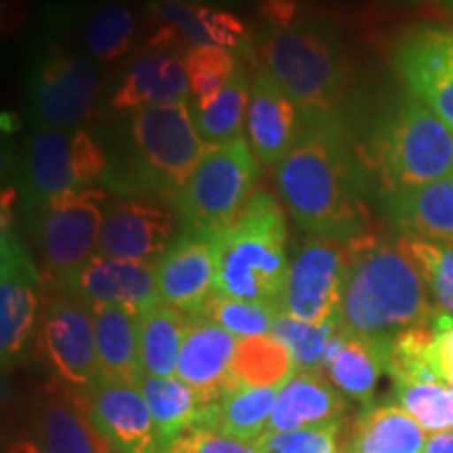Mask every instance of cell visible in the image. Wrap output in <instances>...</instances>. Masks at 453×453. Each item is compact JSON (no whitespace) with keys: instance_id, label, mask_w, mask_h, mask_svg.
<instances>
[{"instance_id":"1","label":"cell","mask_w":453,"mask_h":453,"mask_svg":"<svg viewBox=\"0 0 453 453\" xmlns=\"http://www.w3.org/2000/svg\"><path fill=\"white\" fill-rule=\"evenodd\" d=\"M275 185L309 235L353 242L365 234L361 174L338 118L304 122L296 145L277 166Z\"/></svg>"},{"instance_id":"2","label":"cell","mask_w":453,"mask_h":453,"mask_svg":"<svg viewBox=\"0 0 453 453\" xmlns=\"http://www.w3.org/2000/svg\"><path fill=\"white\" fill-rule=\"evenodd\" d=\"M349 269L338 311L340 330L395 338L437 313L428 288L399 240L364 234L349 242Z\"/></svg>"},{"instance_id":"3","label":"cell","mask_w":453,"mask_h":453,"mask_svg":"<svg viewBox=\"0 0 453 453\" xmlns=\"http://www.w3.org/2000/svg\"><path fill=\"white\" fill-rule=\"evenodd\" d=\"M214 294L280 309L290 271L288 223L280 202L267 191H254L240 219L214 235Z\"/></svg>"},{"instance_id":"4","label":"cell","mask_w":453,"mask_h":453,"mask_svg":"<svg viewBox=\"0 0 453 453\" xmlns=\"http://www.w3.org/2000/svg\"><path fill=\"white\" fill-rule=\"evenodd\" d=\"M257 50L263 67L290 95L304 122L338 118L344 61L330 27L304 17L288 27L265 26Z\"/></svg>"},{"instance_id":"5","label":"cell","mask_w":453,"mask_h":453,"mask_svg":"<svg viewBox=\"0 0 453 453\" xmlns=\"http://www.w3.org/2000/svg\"><path fill=\"white\" fill-rule=\"evenodd\" d=\"M365 160L384 194L451 177L453 130L411 95L378 120Z\"/></svg>"},{"instance_id":"6","label":"cell","mask_w":453,"mask_h":453,"mask_svg":"<svg viewBox=\"0 0 453 453\" xmlns=\"http://www.w3.org/2000/svg\"><path fill=\"white\" fill-rule=\"evenodd\" d=\"M128 143V168L139 189L173 203L212 147L197 134L187 101L130 113Z\"/></svg>"},{"instance_id":"7","label":"cell","mask_w":453,"mask_h":453,"mask_svg":"<svg viewBox=\"0 0 453 453\" xmlns=\"http://www.w3.org/2000/svg\"><path fill=\"white\" fill-rule=\"evenodd\" d=\"M257 179L258 164L246 139L212 145L174 202L180 229L220 235L240 219Z\"/></svg>"},{"instance_id":"8","label":"cell","mask_w":453,"mask_h":453,"mask_svg":"<svg viewBox=\"0 0 453 453\" xmlns=\"http://www.w3.org/2000/svg\"><path fill=\"white\" fill-rule=\"evenodd\" d=\"M110 202L107 191L88 187L57 196L41 211L38 246L44 267L57 283L99 252V237Z\"/></svg>"},{"instance_id":"9","label":"cell","mask_w":453,"mask_h":453,"mask_svg":"<svg viewBox=\"0 0 453 453\" xmlns=\"http://www.w3.org/2000/svg\"><path fill=\"white\" fill-rule=\"evenodd\" d=\"M349 254V242L309 235L290 258L281 313L313 326L338 321Z\"/></svg>"},{"instance_id":"10","label":"cell","mask_w":453,"mask_h":453,"mask_svg":"<svg viewBox=\"0 0 453 453\" xmlns=\"http://www.w3.org/2000/svg\"><path fill=\"white\" fill-rule=\"evenodd\" d=\"M36 344L57 380L67 388L87 395L101 380L93 309L78 296L65 292L49 300Z\"/></svg>"},{"instance_id":"11","label":"cell","mask_w":453,"mask_h":453,"mask_svg":"<svg viewBox=\"0 0 453 453\" xmlns=\"http://www.w3.org/2000/svg\"><path fill=\"white\" fill-rule=\"evenodd\" d=\"M41 273L13 226L0 235V357L3 367L24 364L36 338Z\"/></svg>"},{"instance_id":"12","label":"cell","mask_w":453,"mask_h":453,"mask_svg":"<svg viewBox=\"0 0 453 453\" xmlns=\"http://www.w3.org/2000/svg\"><path fill=\"white\" fill-rule=\"evenodd\" d=\"M179 223L173 202L145 194L118 197L107 208L97 254L156 263L179 237Z\"/></svg>"},{"instance_id":"13","label":"cell","mask_w":453,"mask_h":453,"mask_svg":"<svg viewBox=\"0 0 453 453\" xmlns=\"http://www.w3.org/2000/svg\"><path fill=\"white\" fill-rule=\"evenodd\" d=\"M393 61L401 81L418 101L453 130V30L413 26L399 38Z\"/></svg>"},{"instance_id":"14","label":"cell","mask_w":453,"mask_h":453,"mask_svg":"<svg viewBox=\"0 0 453 453\" xmlns=\"http://www.w3.org/2000/svg\"><path fill=\"white\" fill-rule=\"evenodd\" d=\"M99 97L101 78L95 65L65 50H53L34 76V113L44 128L78 130L93 118Z\"/></svg>"},{"instance_id":"15","label":"cell","mask_w":453,"mask_h":453,"mask_svg":"<svg viewBox=\"0 0 453 453\" xmlns=\"http://www.w3.org/2000/svg\"><path fill=\"white\" fill-rule=\"evenodd\" d=\"M64 290L88 304H113L143 315L160 300L156 263H139L95 254L81 269L61 281Z\"/></svg>"},{"instance_id":"16","label":"cell","mask_w":453,"mask_h":453,"mask_svg":"<svg viewBox=\"0 0 453 453\" xmlns=\"http://www.w3.org/2000/svg\"><path fill=\"white\" fill-rule=\"evenodd\" d=\"M30 441L36 453H111L90 420L87 395L59 380L47 384L34 403Z\"/></svg>"},{"instance_id":"17","label":"cell","mask_w":453,"mask_h":453,"mask_svg":"<svg viewBox=\"0 0 453 453\" xmlns=\"http://www.w3.org/2000/svg\"><path fill=\"white\" fill-rule=\"evenodd\" d=\"M156 277L162 303L187 315L202 313L217 281L214 235L180 231L168 250L156 260Z\"/></svg>"},{"instance_id":"18","label":"cell","mask_w":453,"mask_h":453,"mask_svg":"<svg viewBox=\"0 0 453 453\" xmlns=\"http://www.w3.org/2000/svg\"><path fill=\"white\" fill-rule=\"evenodd\" d=\"M90 420L116 453H160L154 416L139 384L99 380L87 393Z\"/></svg>"},{"instance_id":"19","label":"cell","mask_w":453,"mask_h":453,"mask_svg":"<svg viewBox=\"0 0 453 453\" xmlns=\"http://www.w3.org/2000/svg\"><path fill=\"white\" fill-rule=\"evenodd\" d=\"M304 120L267 67L254 72L246 116L248 143L263 166H280L303 133Z\"/></svg>"},{"instance_id":"20","label":"cell","mask_w":453,"mask_h":453,"mask_svg":"<svg viewBox=\"0 0 453 453\" xmlns=\"http://www.w3.org/2000/svg\"><path fill=\"white\" fill-rule=\"evenodd\" d=\"M189 78L185 50L164 44H145L124 72L113 90L110 105L116 111H137L141 107L187 101Z\"/></svg>"},{"instance_id":"21","label":"cell","mask_w":453,"mask_h":453,"mask_svg":"<svg viewBox=\"0 0 453 453\" xmlns=\"http://www.w3.org/2000/svg\"><path fill=\"white\" fill-rule=\"evenodd\" d=\"M240 338L203 315H191L177 376L196 390L200 405H212L229 390L231 364Z\"/></svg>"},{"instance_id":"22","label":"cell","mask_w":453,"mask_h":453,"mask_svg":"<svg viewBox=\"0 0 453 453\" xmlns=\"http://www.w3.org/2000/svg\"><path fill=\"white\" fill-rule=\"evenodd\" d=\"M384 214L399 234L453 243V174L410 189L387 191Z\"/></svg>"},{"instance_id":"23","label":"cell","mask_w":453,"mask_h":453,"mask_svg":"<svg viewBox=\"0 0 453 453\" xmlns=\"http://www.w3.org/2000/svg\"><path fill=\"white\" fill-rule=\"evenodd\" d=\"M344 410V396L324 372H294L280 390L267 433H292L340 422Z\"/></svg>"},{"instance_id":"24","label":"cell","mask_w":453,"mask_h":453,"mask_svg":"<svg viewBox=\"0 0 453 453\" xmlns=\"http://www.w3.org/2000/svg\"><path fill=\"white\" fill-rule=\"evenodd\" d=\"M150 13L156 26H166L179 34L189 47H223L231 53L250 50V36L246 26L234 13L202 4L151 0Z\"/></svg>"},{"instance_id":"25","label":"cell","mask_w":453,"mask_h":453,"mask_svg":"<svg viewBox=\"0 0 453 453\" xmlns=\"http://www.w3.org/2000/svg\"><path fill=\"white\" fill-rule=\"evenodd\" d=\"M78 191L72 160V134L59 128H42L27 143L24 194L32 208L42 211L57 196Z\"/></svg>"},{"instance_id":"26","label":"cell","mask_w":453,"mask_h":453,"mask_svg":"<svg viewBox=\"0 0 453 453\" xmlns=\"http://www.w3.org/2000/svg\"><path fill=\"white\" fill-rule=\"evenodd\" d=\"M390 340L393 338H365L344 332L342 344L336 355L321 364V372L340 395L370 405L378 380L387 372Z\"/></svg>"},{"instance_id":"27","label":"cell","mask_w":453,"mask_h":453,"mask_svg":"<svg viewBox=\"0 0 453 453\" xmlns=\"http://www.w3.org/2000/svg\"><path fill=\"white\" fill-rule=\"evenodd\" d=\"M97 334L101 380L141 384L139 317L113 304H90Z\"/></svg>"},{"instance_id":"28","label":"cell","mask_w":453,"mask_h":453,"mask_svg":"<svg viewBox=\"0 0 453 453\" xmlns=\"http://www.w3.org/2000/svg\"><path fill=\"white\" fill-rule=\"evenodd\" d=\"M281 387H242L217 403L202 407L194 428L217 430L240 441H260L267 434Z\"/></svg>"},{"instance_id":"29","label":"cell","mask_w":453,"mask_h":453,"mask_svg":"<svg viewBox=\"0 0 453 453\" xmlns=\"http://www.w3.org/2000/svg\"><path fill=\"white\" fill-rule=\"evenodd\" d=\"M426 430L399 403L370 405L355 420L349 453H422Z\"/></svg>"},{"instance_id":"30","label":"cell","mask_w":453,"mask_h":453,"mask_svg":"<svg viewBox=\"0 0 453 453\" xmlns=\"http://www.w3.org/2000/svg\"><path fill=\"white\" fill-rule=\"evenodd\" d=\"M191 315L157 303L139 315L141 367L147 376H177V364Z\"/></svg>"},{"instance_id":"31","label":"cell","mask_w":453,"mask_h":453,"mask_svg":"<svg viewBox=\"0 0 453 453\" xmlns=\"http://www.w3.org/2000/svg\"><path fill=\"white\" fill-rule=\"evenodd\" d=\"M250 84L248 72L237 67L234 78L217 95L196 101L191 118L203 143L220 145L243 137L242 128L250 105Z\"/></svg>"},{"instance_id":"32","label":"cell","mask_w":453,"mask_h":453,"mask_svg":"<svg viewBox=\"0 0 453 453\" xmlns=\"http://www.w3.org/2000/svg\"><path fill=\"white\" fill-rule=\"evenodd\" d=\"M139 387L143 390L151 416H154L162 451L174 439L196 426L202 411L200 399H197L196 390L179 376L160 378L143 373Z\"/></svg>"},{"instance_id":"33","label":"cell","mask_w":453,"mask_h":453,"mask_svg":"<svg viewBox=\"0 0 453 453\" xmlns=\"http://www.w3.org/2000/svg\"><path fill=\"white\" fill-rule=\"evenodd\" d=\"M294 372L296 365L290 350L273 334L240 338L226 393L242 387H283Z\"/></svg>"},{"instance_id":"34","label":"cell","mask_w":453,"mask_h":453,"mask_svg":"<svg viewBox=\"0 0 453 453\" xmlns=\"http://www.w3.org/2000/svg\"><path fill=\"white\" fill-rule=\"evenodd\" d=\"M137 15L130 4L110 0L90 13L84 26V44L97 61H118L133 49L137 38Z\"/></svg>"},{"instance_id":"35","label":"cell","mask_w":453,"mask_h":453,"mask_svg":"<svg viewBox=\"0 0 453 453\" xmlns=\"http://www.w3.org/2000/svg\"><path fill=\"white\" fill-rule=\"evenodd\" d=\"M401 248L426 283L434 309L453 317V243L401 235Z\"/></svg>"},{"instance_id":"36","label":"cell","mask_w":453,"mask_h":453,"mask_svg":"<svg viewBox=\"0 0 453 453\" xmlns=\"http://www.w3.org/2000/svg\"><path fill=\"white\" fill-rule=\"evenodd\" d=\"M433 319L396 334L390 340L387 373L393 378L395 387L416 382H439L428 365V350L434 338Z\"/></svg>"},{"instance_id":"37","label":"cell","mask_w":453,"mask_h":453,"mask_svg":"<svg viewBox=\"0 0 453 453\" xmlns=\"http://www.w3.org/2000/svg\"><path fill=\"white\" fill-rule=\"evenodd\" d=\"M396 403L428 433L453 428V387L445 382H416L396 387Z\"/></svg>"},{"instance_id":"38","label":"cell","mask_w":453,"mask_h":453,"mask_svg":"<svg viewBox=\"0 0 453 453\" xmlns=\"http://www.w3.org/2000/svg\"><path fill=\"white\" fill-rule=\"evenodd\" d=\"M280 313L281 311L271 307V304L246 303V300H234L212 294L206 307L197 315L208 317L237 338H250L273 332L275 319Z\"/></svg>"},{"instance_id":"39","label":"cell","mask_w":453,"mask_h":453,"mask_svg":"<svg viewBox=\"0 0 453 453\" xmlns=\"http://www.w3.org/2000/svg\"><path fill=\"white\" fill-rule=\"evenodd\" d=\"M338 330V321H330L326 326L304 324L290 315L280 313L273 326V336L280 338L286 349L290 350L296 372L321 370V361L332 334Z\"/></svg>"},{"instance_id":"40","label":"cell","mask_w":453,"mask_h":453,"mask_svg":"<svg viewBox=\"0 0 453 453\" xmlns=\"http://www.w3.org/2000/svg\"><path fill=\"white\" fill-rule=\"evenodd\" d=\"M235 53L223 47H191L185 53V70L189 78V90L196 101L217 95L237 72Z\"/></svg>"},{"instance_id":"41","label":"cell","mask_w":453,"mask_h":453,"mask_svg":"<svg viewBox=\"0 0 453 453\" xmlns=\"http://www.w3.org/2000/svg\"><path fill=\"white\" fill-rule=\"evenodd\" d=\"M340 422L292 433H267L258 441V453H338Z\"/></svg>"},{"instance_id":"42","label":"cell","mask_w":453,"mask_h":453,"mask_svg":"<svg viewBox=\"0 0 453 453\" xmlns=\"http://www.w3.org/2000/svg\"><path fill=\"white\" fill-rule=\"evenodd\" d=\"M164 453H258V441H240L217 430L191 428L174 439Z\"/></svg>"},{"instance_id":"43","label":"cell","mask_w":453,"mask_h":453,"mask_svg":"<svg viewBox=\"0 0 453 453\" xmlns=\"http://www.w3.org/2000/svg\"><path fill=\"white\" fill-rule=\"evenodd\" d=\"M72 160L78 189L93 187L95 180L104 177L110 166L105 150L93 139L87 128H78L72 133Z\"/></svg>"},{"instance_id":"44","label":"cell","mask_w":453,"mask_h":453,"mask_svg":"<svg viewBox=\"0 0 453 453\" xmlns=\"http://www.w3.org/2000/svg\"><path fill=\"white\" fill-rule=\"evenodd\" d=\"M434 338L428 350V365L439 382L453 387V317L434 313Z\"/></svg>"},{"instance_id":"45","label":"cell","mask_w":453,"mask_h":453,"mask_svg":"<svg viewBox=\"0 0 453 453\" xmlns=\"http://www.w3.org/2000/svg\"><path fill=\"white\" fill-rule=\"evenodd\" d=\"M304 0H258V13L265 26L288 27L303 19Z\"/></svg>"},{"instance_id":"46","label":"cell","mask_w":453,"mask_h":453,"mask_svg":"<svg viewBox=\"0 0 453 453\" xmlns=\"http://www.w3.org/2000/svg\"><path fill=\"white\" fill-rule=\"evenodd\" d=\"M422 453H453V428L443 430V433H434L433 437H428Z\"/></svg>"},{"instance_id":"47","label":"cell","mask_w":453,"mask_h":453,"mask_svg":"<svg viewBox=\"0 0 453 453\" xmlns=\"http://www.w3.org/2000/svg\"><path fill=\"white\" fill-rule=\"evenodd\" d=\"M443 4H445V9L449 11V13H453V0H443Z\"/></svg>"},{"instance_id":"48","label":"cell","mask_w":453,"mask_h":453,"mask_svg":"<svg viewBox=\"0 0 453 453\" xmlns=\"http://www.w3.org/2000/svg\"><path fill=\"white\" fill-rule=\"evenodd\" d=\"M220 3H229V4H237V3H242V0H220Z\"/></svg>"},{"instance_id":"49","label":"cell","mask_w":453,"mask_h":453,"mask_svg":"<svg viewBox=\"0 0 453 453\" xmlns=\"http://www.w3.org/2000/svg\"><path fill=\"white\" fill-rule=\"evenodd\" d=\"M174 3H187V0H174Z\"/></svg>"},{"instance_id":"50","label":"cell","mask_w":453,"mask_h":453,"mask_svg":"<svg viewBox=\"0 0 453 453\" xmlns=\"http://www.w3.org/2000/svg\"><path fill=\"white\" fill-rule=\"evenodd\" d=\"M338 453H349V451H338Z\"/></svg>"},{"instance_id":"51","label":"cell","mask_w":453,"mask_h":453,"mask_svg":"<svg viewBox=\"0 0 453 453\" xmlns=\"http://www.w3.org/2000/svg\"><path fill=\"white\" fill-rule=\"evenodd\" d=\"M111 453H116V451H111Z\"/></svg>"},{"instance_id":"52","label":"cell","mask_w":453,"mask_h":453,"mask_svg":"<svg viewBox=\"0 0 453 453\" xmlns=\"http://www.w3.org/2000/svg\"><path fill=\"white\" fill-rule=\"evenodd\" d=\"M160 453H164V451H160Z\"/></svg>"}]
</instances>
